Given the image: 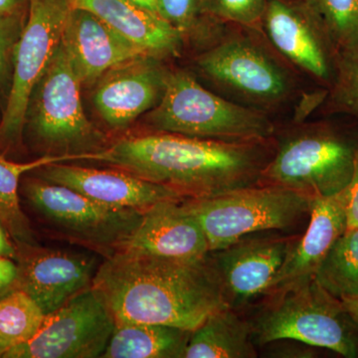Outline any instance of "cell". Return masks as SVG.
Masks as SVG:
<instances>
[{"mask_svg":"<svg viewBox=\"0 0 358 358\" xmlns=\"http://www.w3.org/2000/svg\"><path fill=\"white\" fill-rule=\"evenodd\" d=\"M92 288L115 324H164L192 331L211 313L228 307L210 256L182 262L122 250L103 258Z\"/></svg>","mask_w":358,"mask_h":358,"instance_id":"obj_1","label":"cell"},{"mask_svg":"<svg viewBox=\"0 0 358 358\" xmlns=\"http://www.w3.org/2000/svg\"><path fill=\"white\" fill-rule=\"evenodd\" d=\"M266 143H232L157 133L121 138L79 160L128 171L171 188L183 199H203L257 185L268 159Z\"/></svg>","mask_w":358,"mask_h":358,"instance_id":"obj_2","label":"cell"},{"mask_svg":"<svg viewBox=\"0 0 358 358\" xmlns=\"http://www.w3.org/2000/svg\"><path fill=\"white\" fill-rule=\"evenodd\" d=\"M145 121L159 133L232 143H267L275 131L263 110L213 93L183 70L169 73L164 95Z\"/></svg>","mask_w":358,"mask_h":358,"instance_id":"obj_3","label":"cell"},{"mask_svg":"<svg viewBox=\"0 0 358 358\" xmlns=\"http://www.w3.org/2000/svg\"><path fill=\"white\" fill-rule=\"evenodd\" d=\"M275 300L251 322L255 345L296 341L358 357V324L343 301L313 279L273 294Z\"/></svg>","mask_w":358,"mask_h":358,"instance_id":"obj_4","label":"cell"},{"mask_svg":"<svg viewBox=\"0 0 358 358\" xmlns=\"http://www.w3.org/2000/svg\"><path fill=\"white\" fill-rule=\"evenodd\" d=\"M81 80L59 45L41 79L33 90L25 128L44 155L80 157L102 150L105 136L89 121L81 96Z\"/></svg>","mask_w":358,"mask_h":358,"instance_id":"obj_5","label":"cell"},{"mask_svg":"<svg viewBox=\"0 0 358 358\" xmlns=\"http://www.w3.org/2000/svg\"><path fill=\"white\" fill-rule=\"evenodd\" d=\"M20 186L26 203L53 237L103 258L122 249L143 216L141 211L96 203L71 188L36 176L26 178Z\"/></svg>","mask_w":358,"mask_h":358,"instance_id":"obj_6","label":"cell"},{"mask_svg":"<svg viewBox=\"0 0 358 358\" xmlns=\"http://www.w3.org/2000/svg\"><path fill=\"white\" fill-rule=\"evenodd\" d=\"M358 141L331 124L292 134L280 143L259 183L294 190L310 199L338 194L352 180Z\"/></svg>","mask_w":358,"mask_h":358,"instance_id":"obj_7","label":"cell"},{"mask_svg":"<svg viewBox=\"0 0 358 358\" xmlns=\"http://www.w3.org/2000/svg\"><path fill=\"white\" fill-rule=\"evenodd\" d=\"M313 199L280 186H245L203 199H185L183 204L201 225L210 252L242 238L291 227L310 213Z\"/></svg>","mask_w":358,"mask_h":358,"instance_id":"obj_8","label":"cell"},{"mask_svg":"<svg viewBox=\"0 0 358 358\" xmlns=\"http://www.w3.org/2000/svg\"><path fill=\"white\" fill-rule=\"evenodd\" d=\"M196 66L230 100L253 109L277 107L293 94L288 70L247 35L223 36L200 54Z\"/></svg>","mask_w":358,"mask_h":358,"instance_id":"obj_9","label":"cell"},{"mask_svg":"<svg viewBox=\"0 0 358 358\" xmlns=\"http://www.w3.org/2000/svg\"><path fill=\"white\" fill-rule=\"evenodd\" d=\"M70 0H28L27 17L14 50L13 79L0 120V154L20 145L30 96L62 39Z\"/></svg>","mask_w":358,"mask_h":358,"instance_id":"obj_10","label":"cell"},{"mask_svg":"<svg viewBox=\"0 0 358 358\" xmlns=\"http://www.w3.org/2000/svg\"><path fill=\"white\" fill-rule=\"evenodd\" d=\"M115 327L109 308L90 288L45 315L37 334L4 358L102 357Z\"/></svg>","mask_w":358,"mask_h":358,"instance_id":"obj_11","label":"cell"},{"mask_svg":"<svg viewBox=\"0 0 358 358\" xmlns=\"http://www.w3.org/2000/svg\"><path fill=\"white\" fill-rule=\"evenodd\" d=\"M15 289L27 294L45 315L93 286L103 258L95 252L15 244Z\"/></svg>","mask_w":358,"mask_h":358,"instance_id":"obj_12","label":"cell"},{"mask_svg":"<svg viewBox=\"0 0 358 358\" xmlns=\"http://www.w3.org/2000/svg\"><path fill=\"white\" fill-rule=\"evenodd\" d=\"M261 29L292 64L329 88L338 50L306 0H267Z\"/></svg>","mask_w":358,"mask_h":358,"instance_id":"obj_13","label":"cell"},{"mask_svg":"<svg viewBox=\"0 0 358 358\" xmlns=\"http://www.w3.org/2000/svg\"><path fill=\"white\" fill-rule=\"evenodd\" d=\"M294 242L279 236H246L210 252L228 307L244 305L267 294Z\"/></svg>","mask_w":358,"mask_h":358,"instance_id":"obj_14","label":"cell"},{"mask_svg":"<svg viewBox=\"0 0 358 358\" xmlns=\"http://www.w3.org/2000/svg\"><path fill=\"white\" fill-rule=\"evenodd\" d=\"M169 71L160 59L143 55L107 71L96 82L94 106L109 128H126L154 109L164 95Z\"/></svg>","mask_w":358,"mask_h":358,"instance_id":"obj_15","label":"cell"},{"mask_svg":"<svg viewBox=\"0 0 358 358\" xmlns=\"http://www.w3.org/2000/svg\"><path fill=\"white\" fill-rule=\"evenodd\" d=\"M113 169H91L58 162L36 169L35 176L113 208L143 212L162 200L185 199L166 186Z\"/></svg>","mask_w":358,"mask_h":358,"instance_id":"obj_16","label":"cell"},{"mask_svg":"<svg viewBox=\"0 0 358 358\" xmlns=\"http://www.w3.org/2000/svg\"><path fill=\"white\" fill-rule=\"evenodd\" d=\"M122 250L182 262L205 260L210 254L204 231L183 199L162 200L143 211Z\"/></svg>","mask_w":358,"mask_h":358,"instance_id":"obj_17","label":"cell"},{"mask_svg":"<svg viewBox=\"0 0 358 358\" xmlns=\"http://www.w3.org/2000/svg\"><path fill=\"white\" fill-rule=\"evenodd\" d=\"M61 45L82 84L96 83L115 66L148 55L95 14L74 6L66 20Z\"/></svg>","mask_w":358,"mask_h":358,"instance_id":"obj_18","label":"cell"},{"mask_svg":"<svg viewBox=\"0 0 358 358\" xmlns=\"http://www.w3.org/2000/svg\"><path fill=\"white\" fill-rule=\"evenodd\" d=\"M343 195L313 199L310 222L300 241L294 243L267 294H275L315 279L329 250L346 231Z\"/></svg>","mask_w":358,"mask_h":358,"instance_id":"obj_19","label":"cell"},{"mask_svg":"<svg viewBox=\"0 0 358 358\" xmlns=\"http://www.w3.org/2000/svg\"><path fill=\"white\" fill-rule=\"evenodd\" d=\"M78 8L95 14L106 24L148 55L164 58L178 55L183 38L159 14L131 0H70Z\"/></svg>","mask_w":358,"mask_h":358,"instance_id":"obj_20","label":"cell"},{"mask_svg":"<svg viewBox=\"0 0 358 358\" xmlns=\"http://www.w3.org/2000/svg\"><path fill=\"white\" fill-rule=\"evenodd\" d=\"M251 322L232 308L211 313L190 334L183 358H252L257 357Z\"/></svg>","mask_w":358,"mask_h":358,"instance_id":"obj_21","label":"cell"},{"mask_svg":"<svg viewBox=\"0 0 358 358\" xmlns=\"http://www.w3.org/2000/svg\"><path fill=\"white\" fill-rule=\"evenodd\" d=\"M192 331L164 324H115L103 358H183Z\"/></svg>","mask_w":358,"mask_h":358,"instance_id":"obj_22","label":"cell"},{"mask_svg":"<svg viewBox=\"0 0 358 358\" xmlns=\"http://www.w3.org/2000/svg\"><path fill=\"white\" fill-rule=\"evenodd\" d=\"M67 157L43 155L29 162H15L0 154V222L15 244L36 245L37 239L29 219L21 208V178L45 166L69 162Z\"/></svg>","mask_w":358,"mask_h":358,"instance_id":"obj_23","label":"cell"},{"mask_svg":"<svg viewBox=\"0 0 358 358\" xmlns=\"http://www.w3.org/2000/svg\"><path fill=\"white\" fill-rule=\"evenodd\" d=\"M315 279L339 300L358 296V228L334 242Z\"/></svg>","mask_w":358,"mask_h":358,"instance_id":"obj_24","label":"cell"},{"mask_svg":"<svg viewBox=\"0 0 358 358\" xmlns=\"http://www.w3.org/2000/svg\"><path fill=\"white\" fill-rule=\"evenodd\" d=\"M44 313L24 292L14 289L0 298V357L37 334Z\"/></svg>","mask_w":358,"mask_h":358,"instance_id":"obj_25","label":"cell"},{"mask_svg":"<svg viewBox=\"0 0 358 358\" xmlns=\"http://www.w3.org/2000/svg\"><path fill=\"white\" fill-rule=\"evenodd\" d=\"M336 50L358 45V0H306Z\"/></svg>","mask_w":358,"mask_h":358,"instance_id":"obj_26","label":"cell"},{"mask_svg":"<svg viewBox=\"0 0 358 358\" xmlns=\"http://www.w3.org/2000/svg\"><path fill=\"white\" fill-rule=\"evenodd\" d=\"M327 96L329 110L358 119V45L338 51L333 83Z\"/></svg>","mask_w":358,"mask_h":358,"instance_id":"obj_27","label":"cell"},{"mask_svg":"<svg viewBox=\"0 0 358 358\" xmlns=\"http://www.w3.org/2000/svg\"><path fill=\"white\" fill-rule=\"evenodd\" d=\"M267 0H207V13L220 23L261 29Z\"/></svg>","mask_w":358,"mask_h":358,"instance_id":"obj_28","label":"cell"},{"mask_svg":"<svg viewBox=\"0 0 358 358\" xmlns=\"http://www.w3.org/2000/svg\"><path fill=\"white\" fill-rule=\"evenodd\" d=\"M206 3L207 0H159L157 14L185 38L200 28L204 17L212 20Z\"/></svg>","mask_w":358,"mask_h":358,"instance_id":"obj_29","label":"cell"},{"mask_svg":"<svg viewBox=\"0 0 358 358\" xmlns=\"http://www.w3.org/2000/svg\"><path fill=\"white\" fill-rule=\"evenodd\" d=\"M27 9L9 14H0V91L6 81L14 50L24 27Z\"/></svg>","mask_w":358,"mask_h":358,"instance_id":"obj_30","label":"cell"},{"mask_svg":"<svg viewBox=\"0 0 358 358\" xmlns=\"http://www.w3.org/2000/svg\"><path fill=\"white\" fill-rule=\"evenodd\" d=\"M341 193L345 202L346 221H348L346 230L358 228V152L352 180Z\"/></svg>","mask_w":358,"mask_h":358,"instance_id":"obj_31","label":"cell"},{"mask_svg":"<svg viewBox=\"0 0 358 358\" xmlns=\"http://www.w3.org/2000/svg\"><path fill=\"white\" fill-rule=\"evenodd\" d=\"M17 274L16 263L10 258L0 257V296H6L15 289Z\"/></svg>","mask_w":358,"mask_h":358,"instance_id":"obj_32","label":"cell"},{"mask_svg":"<svg viewBox=\"0 0 358 358\" xmlns=\"http://www.w3.org/2000/svg\"><path fill=\"white\" fill-rule=\"evenodd\" d=\"M4 226L0 222V257L15 259L16 246L13 244Z\"/></svg>","mask_w":358,"mask_h":358,"instance_id":"obj_33","label":"cell"},{"mask_svg":"<svg viewBox=\"0 0 358 358\" xmlns=\"http://www.w3.org/2000/svg\"><path fill=\"white\" fill-rule=\"evenodd\" d=\"M28 0H0V14L20 13L26 10Z\"/></svg>","mask_w":358,"mask_h":358,"instance_id":"obj_34","label":"cell"},{"mask_svg":"<svg viewBox=\"0 0 358 358\" xmlns=\"http://www.w3.org/2000/svg\"><path fill=\"white\" fill-rule=\"evenodd\" d=\"M346 310L352 315L355 322L358 324V296H350V298L341 299Z\"/></svg>","mask_w":358,"mask_h":358,"instance_id":"obj_35","label":"cell"},{"mask_svg":"<svg viewBox=\"0 0 358 358\" xmlns=\"http://www.w3.org/2000/svg\"><path fill=\"white\" fill-rule=\"evenodd\" d=\"M131 1L138 4V6L143 7V8L157 13V1L159 0H131Z\"/></svg>","mask_w":358,"mask_h":358,"instance_id":"obj_36","label":"cell"}]
</instances>
